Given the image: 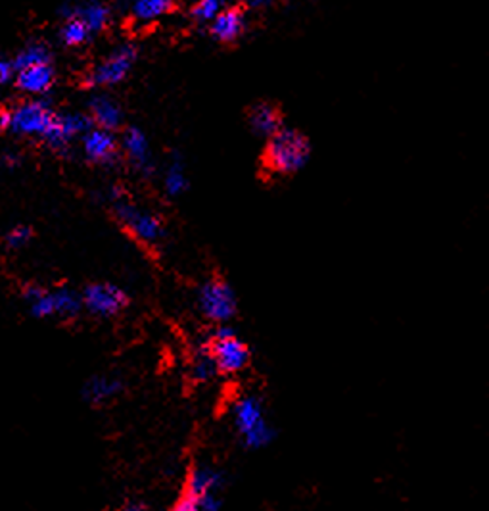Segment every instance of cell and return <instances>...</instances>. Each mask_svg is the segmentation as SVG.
Here are the masks:
<instances>
[{
  "instance_id": "1",
  "label": "cell",
  "mask_w": 489,
  "mask_h": 511,
  "mask_svg": "<svg viewBox=\"0 0 489 511\" xmlns=\"http://www.w3.org/2000/svg\"><path fill=\"white\" fill-rule=\"evenodd\" d=\"M236 433L249 450H261L275 438V428L265 416V406L256 394H244L232 406Z\"/></svg>"
},
{
  "instance_id": "2",
  "label": "cell",
  "mask_w": 489,
  "mask_h": 511,
  "mask_svg": "<svg viewBox=\"0 0 489 511\" xmlns=\"http://www.w3.org/2000/svg\"><path fill=\"white\" fill-rule=\"evenodd\" d=\"M309 141L306 139V135H301L299 131L290 127H282L279 133L269 139L265 151L267 168L280 175L299 172L309 162Z\"/></svg>"
},
{
  "instance_id": "3",
  "label": "cell",
  "mask_w": 489,
  "mask_h": 511,
  "mask_svg": "<svg viewBox=\"0 0 489 511\" xmlns=\"http://www.w3.org/2000/svg\"><path fill=\"white\" fill-rule=\"evenodd\" d=\"M208 352L213 359L217 371L225 375L244 371L251 358L246 342L236 335L234 329L229 325H219L215 329Z\"/></svg>"
},
{
  "instance_id": "4",
  "label": "cell",
  "mask_w": 489,
  "mask_h": 511,
  "mask_svg": "<svg viewBox=\"0 0 489 511\" xmlns=\"http://www.w3.org/2000/svg\"><path fill=\"white\" fill-rule=\"evenodd\" d=\"M198 308L210 321L225 325L236 316L239 304H236V294L227 281L211 279L198 290Z\"/></svg>"
},
{
  "instance_id": "5",
  "label": "cell",
  "mask_w": 489,
  "mask_h": 511,
  "mask_svg": "<svg viewBox=\"0 0 489 511\" xmlns=\"http://www.w3.org/2000/svg\"><path fill=\"white\" fill-rule=\"evenodd\" d=\"M137 48L132 44H122L120 48L100 62L98 65L87 74L85 84L93 89H100V87H113L131 74L134 62H137Z\"/></svg>"
},
{
  "instance_id": "6",
  "label": "cell",
  "mask_w": 489,
  "mask_h": 511,
  "mask_svg": "<svg viewBox=\"0 0 489 511\" xmlns=\"http://www.w3.org/2000/svg\"><path fill=\"white\" fill-rule=\"evenodd\" d=\"M113 211L117 221H120L129 233L134 239H139L141 242L154 244L163 237V223L156 213L134 206L125 199L117 201L113 204Z\"/></svg>"
},
{
  "instance_id": "7",
  "label": "cell",
  "mask_w": 489,
  "mask_h": 511,
  "mask_svg": "<svg viewBox=\"0 0 489 511\" xmlns=\"http://www.w3.org/2000/svg\"><path fill=\"white\" fill-rule=\"evenodd\" d=\"M56 120V112L43 101H29L10 113V129L25 137H44Z\"/></svg>"
},
{
  "instance_id": "8",
  "label": "cell",
  "mask_w": 489,
  "mask_h": 511,
  "mask_svg": "<svg viewBox=\"0 0 489 511\" xmlns=\"http://www.w3.org/2000/svg\"><path fill=\"white\" fill-rule=\"evenodd\" d=\"M83 306H85L93 316L112 318L120 313L127 306V294L123 289L110 283H93L81 294Z\"/></svg>"
},
{
  "instance_id": "9",
  "label": "cell",
  "mask_w": 489,
  "mask_h": 511,
  "mask_svg": "<svg viewBox=\"0 0 489 511\" xmlns=\"http://www.w3.org/2000/svg\"><path fill=\"white\" fill-rule=\"evenodd\" d=\"M83 151L93 163L112 166L120 160V144L112 131L93 127L89 133L83 135Z\"/></svg>"
},
{
  "instance_id": "10",
  "label": "cell",
  "mask_w": 489,
  "mask_h": 511,
  "mask_svg": "<svg viewBox=\"0 0 489 511\" xmlns=\"http://www.w3.org/2000/svg\"><path fill=\"white\" fill-rule=\"evenodd\" d=\"M246 31V12L239 6H225L210 24L211 37L219 43H234Z\"/></svg>"
},
{
  "instance_id": "11",
  "label": "cell",
  "mask_w": 489,
  "mask_h": 511,
  "mask_svg": "<svg viewBox=\"0 0 489 511\" xmlns=\"http://www.w3.org/2000/svg\"><path fill=\"white\" fill-rule=\"evenodd\" d=\"M122 146H123V151H125L129 162L132 163L134 168H137L144 175L152 173V170H154V160H152L150 142H148L146 135L142 133L141 129H137V127L125 129Z\"/></svg>"
},
{
  "instance_id": "12",
  "label": "cell",
  "mask_w": 489,
  "mask_h": 511,
  "mask_svg": "<svg viewBox=\"0 0 489 511\" xmlns=\"http://www.w3.org/2000/svg\"><path fill=\"white\" fill-rule=\"evenodd\" d=\"M89 118L94 127L113 131L123 123V110L108 94H94L89 101Z\"/></svg>"
},
{
  "instance_id": "13",
  "label": "cell",
  "mask_w": 489,
  "mask_h": 511,
  "mask_svg": "<svg viewBox=\"0 0 489 511\" xmlns=\"http://www.w3.org/2000/svg\"><path fill=\"white\" fill-rule=\"evenodd\" d=\"M225 483L223 471L217 469L211 464H196L191 473L184 492L192 494V496H204V494L221 492Z\"/></svg>"
},
{
  "instance_id": "14",
  "label": "cell",
  "mask_w": 489,
  "mask_h": 511,
  "mask_svg": "<svg viewBox=\"0 0 489 511\" xmlns=\"http://www.w3.org/2000/svg\"><path fill=\"white\" fill-rule=\"evenodd\" d=\"M60 15L65 20H70V18L81 20L94 35V33H100L110 24L112 10L106 5L89 3V5H81V6H62Z\"/></svg>"
},
{
  "instance_id": "15",
  "label": "cell",
  "mask_w": 489,
  "mask_h": 511,
  "mask_svg": "<svg viewBox=\"0 0 489 511\" xmlns=\"http://www.w3.org/2000/svg\"><path fill=\"white\" fill-rule=\"evenodd\" d=\"M54 81H56V72L53 68V64H43V65H35V68L18 72L15 85L29 94H44L53 89Z\"/></svg>"
},
{
  "instance_id": "16",
  "label": "cell",
  "mask_w": 489,
  "mask_h": 511,
  "mask_svg": "<svg viewBox=\"0 0 489 511\" xmlns=\"http://www.w3.org/2000/svg\"><path fill=\"white\" fill-rule=\"evenodd\" d=\"M249 127L254 131L256 135L265 137V139H271L275 133L282 129V118H280V112L269 103H259L256 106H251L249 110Z\"/></svg>"
},
{
  "instance_id": "17",
  "label": "cell",
  "mask_w": 489,
  "mask_h": 511,
  "mask_svg": "<svg viewBox=\"0 0 489 511\" xmlns=\"http://www.w3.org/2000/svg\"><path fill=\"white\" fill-rule=\"evenodd\" d=\"M123 383L122 378L110 377V375H96L83 388V397L91 404H104L113 400L117 394H122Z\"/></svg>"
},
{
  "instance_id": "18",
  "label": "cell",
  "mask_w": 489,
  "mask_h": 511,
  "mask_svg": "<svg viewBox=\"0 0 489 511\" xmlns=\"http://www.w3.org/2000/svg\"><path fill=\"white\" fill-rule=\"evenodd\" d=\"M173 10L175 5L170 3V0H139V3L131 6V18L141 24H150L163 18V15Z\"/></svg>"
},
{
  "instance_id": "19",
  "label": "cell",
  "mask_w": 489,
  "mask_h": 511,
  "mask_svg": "<svg viewBox=\"0 0 489 511\" xmlns=\"http://www.w3.org/2000/svg\"><path fill=\"white\" fill-rule=\"evenodd\" d=\"M50 60H53V54H50V48L44 43H29L14 58L12 68L15 72H22L27 68H35V65L50 64Z\"/></svg>"
},
{
  "instance_id": "20",
  "label": "cell",
  "mask_w": 489,
  "mask_h": 511,
  "mask_svg": "<svg viewBox=\"0 0 489 511\" xmlns=\"http://www.w3.org/2000/svg\"><path fill=\"white\" fill-rule=\"evenodd\" d=\"M163 189L170 196H181L187 192L189 189V177L187 172H184V163L181 158H173L170 163H167L165 173H163Z\"/></svg>"
},
{
  "instance_id": "21",
  "label": "cell",
  "mask_w": 489,
  "mask_h": 511,
  "mask_svg": "<svg viewBox=\"0 0 489 511\" xmlns=\"http://www.w3.org/2000/svg\"><path fill=\"white\" fill-rule=\"evenodd\" d=\"M53 294V304H54V316L60 318H75L83 308L81 294L72 289H58Z\"/></svg>"
},
{
  "instance_id": "22",
  "label": "cell",
  "mask_w": 489,
  "mask_h": 511,
  "mask_svg": "<svg viewBox=\"0 0 489 511\" xmlns=\"http://www.w3.org/2000/svg\"><path fill=\"white\" fill-rule=\"evenodd\" d=\"M60 122H62V129L64 135L67 141H73L75 137H83L85 133L94 127L91 118L87 113H60Z\"/></svg>"
},
{
  "instance_id": "23",
  "label": "cell",
  "mask_w": 489,
  "mask_h": 511,
  "mask_svg": "<svg viewBox=\"0 0 489 511\" xmlns=\"http://www.w3.org/2000/svg\"><path fill=\"white\" fill-rule=\"evenodd\" d=\"M93 33L87 29V25L77 18L65 20L62 29H60V39L67 46H81L91 39Z\"/></svg>"
},
{
  "instance_id": "24",
  "label": "cell",
  "mask_w": 489,
  "mask_h": 511,
  "mask_svg": "<svg viewBox=\"0 0 489 511\" xmlns=\"http://www.w3.org/2000/svg\"><path fill=\"white\" fill-rule=\"evenodd\" d=\"M217 373H219V371H217V368H215V364H213V359H211L210 352H208V350L198 352V356H196L194 361H192V368H191V375H192L194 381H198V383H208V381H211V378H213Z\"/></svg>"
},
{
  "instance_id": "25",
  "label": "cell",
  "mask_w": 489,
  "mask_h": 511,
  "mask_svg": "<svg viewBox=\"0 0 489 511\" xmlns=\"http://www.w3.org/2000/svg\"><path fill=\"white\" fill-rule=\"evenodd\" d=\"M223 8L225 5L215 3V0H201V3L191 8V18L198 24H211L215 20V15Z\"/></svg>"
},
{
  "instance_id": "26",
  "label": "cell",
  "mask_w": 489,
  "mask_h": 511,
  "mask_svg": "<svg viewBox=\"0 0 489 511\" xmlns=\"http://www.w3.org/2000/svg\"><path fill=\"white\" fill-rule=\"evenodd\" d=\"M194 502H196V511H221V507H223L221 492H211V494H204V496H194Z\"/></svg>"
},
{
  "instance_id": "27",
  "label": "cell",
  "mask_w": 489,
  "mask_h": 511,
  "mask_svg": "<svg viewBox=\"0 0 489 511\" xmlns=\"http://www.w3.org/2000/svg\"><path fill=\"white\" fill-rule=\"evenodd\" d=\"M29 239H31V229L25 225H18L6 235V244L12 246V249H20V246H24Z\"/></svg>"
},
{
  "instance_id": "28",
  "label": "cell",
  "mask_w": 489,
  "mask_h": 511,
  "mask_svg": "<svg viewBox=\"0 0 489 511\" xmlns=\"http://www.w3.org/2000/svg\"><path fill=\"white\" fill-rule=\"evenodd\" d=\"M170 511H196V502L194 496H191L189 492H184L182 496L177 500V504Z\"/></svg>"
},
{
  "instance_id": "29",
  "label": "cell",
  "mask_w": 489,
  "mask_h": 511,
  "mask_svg": "<svg viewBox=\"0 0 489 511\" xmlns=\"http://www.w3.org/2000/svg\"><path fill=\"white\" fill-rule=\"evenodd\" d=\"M12 74H14L12 62H8V60H5V58H0V85L8 84V81L12 79Z\"/></svg>"
},
{
  "instance_id": "30",
  "label": "cell",
  "mask_w": 489,
  "mask_h": 511,
  "mask_svg": "<svg viewBox=\"0 0 489 511\" xmlns=\"http://www.w3.org/2000/svg\"><path fill=\"white\" fill-rule=\"evenodd\" d=\"M10 129V112L8 110H0V133L3 131Z\"/></svg>"
},
{
  "instance_id": "31",
  "label": "cell",
  "mask_w": 489,
  "mask_h": 511,
  "mask_svg": "<svg viewBox=\"0 0 489 511\" xmlns=\"http://www.w3.org/2000/svg\"><path fill=\"white\" fill-rule=\"evenodd\" d=\"M3 162L6 163L8 168H15V166H18V163H20V158H18V154H14V152L10 154V152H8V154H5Z\"/></svg>"
},
{
  "instance_id": "32",
  "label": "cell",
  "mask_w": 489,
  "mask_h": 511,
  "mask_svg": "<svg viewBox=\"0 0 489 511\" xmlns=\"http://www.w3.org/2000/svg\"><path fill=\"white\" fill-rule=\"evenodd\" d=\"M123 511H146V507L142 504H139V502H131Z\"/></svg>"
}]
</instances>
